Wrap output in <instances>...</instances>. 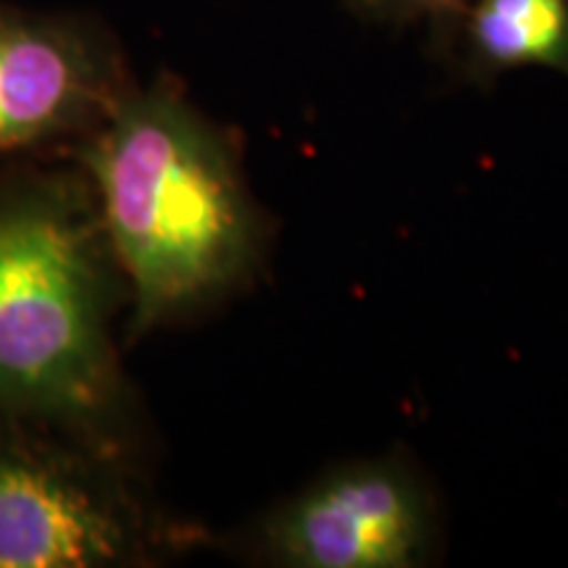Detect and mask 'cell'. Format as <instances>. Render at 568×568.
<instances>
[{"label":"cell","instance_id":"6","mask_svg":"<svg viewBox=\"0 0 568 568\" xmlns=\"http://www.w3.org/2000/svg\"><path fill=\"white\" fill-rule=\"evenodd\" d=\"M445 63L479 90L527 67L568 80V0H468Z\"/></svg>","mask_w":568,"mask_h":568},{"label":"cell","instance_id":"2","mask_svg":"<svg viewBox=\"0 0 568 568\" xmlns=\"http://www.w3.org/2000/svg\"><path fill=\"white\" fill-rule=\"evenodd\" d=\"M126 287L88 176L0 172V408L130 443V393L113 343Z\"/></svg>","mask_w":568,"mask_h":568},{"label":"cell","instance_id":"4","mask_svg":"<svg viewBox=\"0 0 568 568\" xmlns=\"http://www.w3.org/2000/svg\"><path fill=\"white\" fill-rule=\"evenodd\" d=\"M132 84L122 48L103 24L0 3V155L71 148Z\"/></svg>","mask_w":568,"mask_h":568},{"label":"cell","instance_id":"5","mask_svg":"<svg viewBox=\"0 0 568 568\" xmlns=\"http://www.w3.org/2000/svg\"><path fill=\"white\" fill-rule=\"evenodd\" d=\"M435 539V510L400 460H358L316 479L261 524L258 548L290 568H410Z\"/></svg>","mask_w":568,"mask_h":568},{"label":"cell","instance_id":"3","mask_svg":"<svg viewBox=\"0 0 568 568\" xmlns=\"http://www.w3.org/2000/svg\"><path fill=\"white\" fill-rule=\"evenodd\" d=\"M159 539L124 445L0 408V568L130 566Z\"/></svg>","mask_w":568,"mask_h":568},{"label":"cell","instance_id":"1","mask_svg":"<svg viewBox=\"0 0 568 568\" xmlns=\"http://www.w3.org/2000/svg\"><path fill=\"white\" fill-rule=\"evenodd\" d=\"M88 176L126 287V335L142 337L232 293L264 245L230 134L172 77L132 84L67 148Z\"/></svg>","mask_w":568,"mask_h":568},{"label":"cell","instance_id":"7","mask_svg":"<svg viewBox=\"0 0 568 568\" xmlns=\"http://www.w3.org/2000/svg\"><path fill=\"white\" fill-rule=\"evenodd\" d=\"M466 6L468 0H345V9L366 24L393 27V30L426 27L429 51L443 61L450 55Z\"/></svg>","mask_w":568,"mask_h":568}]
</instances>
